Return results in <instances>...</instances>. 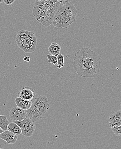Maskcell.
Returning <instances> with one entry per match:
<instances>
[{"mask_svg":"<svg viewBox=\"0 0 121 149\" xmlns=\"http://www.w3.org/2000/svg\"><path fill=\"white\" fill-rule=\"evenodd\" d=\"M73 65V70L79 76L95 78L99 74L101 58L90 48L83 47L75 54Z\"/></svg>","mask_w":121,"mask_h":149,"instance_id":"obj_1","label":"cell"},{"mask_svg":"<svg viewBox=\"0 0 121 149\" xmlns=\"http://www.w3.org/2000/svg\"><path fill=\"white\" fill-rule=\"evenodd\" d=\"M77 12L76 7L72 2L64 1L61 3L52 23L54 26L58 28L67 29L75 22Z\"/></svg>","mask_w":121,"mask_h":149,"instance_id":"obj_2","label":"cell"},{"mask_svg":"<svg viewBox=\"0 0 121 149\" xmlns=\"http://www.w3.org/2000/svg\"><path fill=\"white\" fill-rule=\"evenodd\" d=\"M61 3L57 2L51 5L35 3L33 15L37 21L45 26H50Z\"/></svg>","mask_w":121,"mask_h":149,"instance_id":"obj_3","label":"cell"},{"mask_svg":"<svg viewBox=\"0 0 121 149\" xmlns=\"http://www.w3.org/2000/svg\"><path fill=\"white\" fill-rule=\"evenodd\" d=\"M49 108L50 104L47 97L38 95L30 108L26 110V117L35 123L43 118Z\"/></svg>","mask_w":121,"mask_h":149,"instance_id":"obj_4","label":"cell"},{"mask_svg":"<svg viewBox=\"0 0 121 149\" xmlns=\"http://www.w3.org/2000/svg\"><path fill=\"white\" fill-rule=\"evenodd\" d=\"M16 43L25 52L30 53L35 50L37 38L35 33L26 30H20L16 38Z\"/></svg>","mask_w":121,"mask_h":149,"instance_id":"obj_5","label":"cell"},{"mask_svg":"<svg viewBox=\"0 0 121 149\" xmlns=\"http://www.w3.org/2000/svg\"><path fill=\"white\" fill-rule=\"evenodd\" d=\"M20 127L22 135L26 137H31L35 130V123L26 117L21 121L14 122Z\"/></svg>","mask_w":121,"mask_h":149,"instance_id":"obj_6","label":"cell"},{"mask_svg":"<svg viewBox=\"0 0 121 149\" xmlns=\"http://www.w3.org/2000/svg\"><path fill=\"white\" fill-rule=\"evenodd\" d=\"M9 116L11 120L13 122L23 120L26 117V110L21 109L17 107H14L10 109Z\"/></svg>","mask_w":121,"mask_h":149,"instance_id":"obj_7","label":"cell"},{"mask_svg":"<svg viewBox=\"0 0 121 149\" xmlns=\"http://www.w3.org/2000/svg\"><path fill=\"white\" fill-rule=\"evenodd\" d=\"M18 97L24 99L30 102L35 99V93L32 88L25 86L23 87L17 95Z\"/></svg>","mask_w":121,"mask_h":149,"instance_id":"obj_8","label":"cell"},{"mask_svg":"<svg viewBox=\"0 0 121 149\" xmlns=\"http://www.w3.org/2000/svg\"><path fill=\"white\" fill-rule=\"evenodd\" d=\"M110 128L121 126V111L117 110L113 112L109 117Z\"/></svg>","mask_w":121,"mask_h":149,"instance_id":"obj_9","label":"cell"},{"mask_svg":"<svg viewBox=\"0 0 121 149\" xmlns=\"http://www.w3.org/2000/svg\"><path fill=\"white\" fill-rule=\"evenodd\" d=\"M0 139L6 141L8 144H14L17 140L18 137L10 131L6 130L0 134Z\"/></svg>","mask_w":121,"mask_h":149,"instance_id":"obj_10","label":"cell"},{"mask_svg":"<svg viewBox=\"0 0 121 149\" xmlns=\"http://www.w3.org/2000/svg\"><path fill=\"white\" fill-rule=\"evenodd\" d=\"M15 102L18 107L24 110L29 109L32 104L30 101L18 97L15 99Z\"/></svg>","mask_w":121,"mask_h":149,"instance_id":"obj_11","label":"cell"},{"mask_svg":"<svg viewBox=\"0 0 121 149\" xmlns=\"http://www.w3.org/2000/svg\"><path fill=\"white\" fill-rule=\"evenodd\" d=\"M7 130L17 136L21 134V129L20 127L14 122L9 123L7 127Z\"/></svg>","mask_w":121,"mask_h":149,"instance_id":"obj_12","label":"cell"},{"mask_svg":"<svg viewBox=\"0 0 121 149\" xmlns=\"http://www.w3.org/2000/svg\"><path fill=\"white\" fill-rule=\"evenodd\" d=\"M61 50V47L56 43H52L48 48V51L52 55L57 56L60 54Z\"/></svg>","mask_w":121,"mask_h":149,"instance_id":"obj_13","label":"cell"},{"mask_svg":"<svg viewBox=\"0 0 121 149\" xmlns=\"http://www.w3.org/2000/svg\"><path fill=\"white\" fill-rule=\"evenodd\" d=\"M9 121L5 116L0 115V128L3 131L7 130V127L9 124Z\"/></svg>","mask_w":121,"mask_h":149,"instance_id":"obj_14","label":"cell"},{"mask_svg":"<svg viewBox=\"0 0 121 149\" xmlns=\"http://www.w3.org/2000/svg\"><path fill=\"white\" fill-rule=\"evenodd\" d=\"M66 0H35V3L40 4L51 5L57 2L62 3Z\"/></svg>","mask_w":121,"mask_h":149,"instance_id":"obj_15","label":"cell"},{"mask_svg":"<svg viewBox=\"0 0 121 149\" xmlns=\"http://www.w3.org/2000/svg\"><path fill=\"white\" fill-rule=\"evenodd\" d=\"M57 67L58 69H61L64 65V56L62 54H59L57 56Z\"/></svg>","mask_w":121,"mask_h":149,"instance_id":"obj_16","label":"cell"},{"mask_svg":"<svg viewBox=\"0 0 121 149\" xmlns=\"http://www.w3.org/2000/svg\"><path fill=\"white\" fill-rule=\"evenodd\" d=\"M47 59H48V62L50 63L55 65H57V56L52 55H47Z\"/></svg>","mask_w":121,"mask_h":149,"instance_id":"obj_17","label":"cell"},{"mask_svg":"<svg viewBox=\"0 0 121 149\" xmlns=\"http://www.w3.org/2000/svg\"><path fill=\"white\" fill-rule=\"evenodd\" d=\"M121 126L111 128V130L115 135L118 136H121Z\"/></svg>","mask_w":121,"mask_h":149,"instance_id":"obj_18","label":"cell"},{"mask_svg":"<svg viewBox=\"0 0 121 149\" xmlns=\"http://www.w3.org/2000/svg\"><path fill=\"white\" fill-rule=\"evenodd\" d=\"M15 0H3V2L7 5H11L15 1Z\"/></svg>","mask_w":121,"mask_h":149,"instance_id":"obj_19","label":"cell"},{"mask_svg":"<svg viewBox=\"0 0 121 149\" xmlns=\"http://www.w3.org/2000/svg\"><path fill=\"white\" fill-rule=\"evenodd\" d=\"M24 61L26 62H29L30 60V58L28 56H26L24 57V59H23Z\"/></svg>","mask_w":121,"mask_h":149,"instance_id":"obj_20","label":"cell"},{"mask_svg":"<svg viewBox=\"0 0 121 149\" xmlns=\"http://www.w3.org/2000/svg\"><path fill=\"white\" fill-rule=\"evenodd\" d=\"M3 132V130L2 129H1V128H0V134H1V133H2Z\"/></svg>","mask_w":121,"mask_h":149,"instance_id":"obj_21","label":"cell"},{"mask_svg":"<svg viewBox=\"0 0 121 149\" xmlns=\"http://www.w3.org/2000/svg\"><path fill=\"white\" fill-rule=\"evenodd\" d=\"M3 2V0H0V3H2Z\"/></svg>","mask_w":121,"mask_h":149,"instance_id":"obj_22","label":"cell"},{"mask_svg":"<svg viewBox=\"0 0 121 149\" xmlns=\"http://www.w3.org/2000/svg\"><path fill=\"white\" fill-rule=\"evenodd\" d=\"M0 149H2V148H0Z\"/></svg>","mask_w":121,"mask_h":149,"instance_id":"obj_23","label":"cell"}]
</instances>
